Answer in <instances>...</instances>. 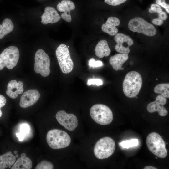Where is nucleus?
Returning a JSON list of instances; mask_svg holds the SVG:
<instances>
[{"mask_svg": "<svg viewBox=\"0 0 169 169\" xmlns=\"http://www.w3.org/2000/svg\"><path fill=\"white\" fill-rule=\"evenodd\" d=\"M142 84V79L140 74L135 71L129 72L123 81V92L128 97H135L139 94Z\"/></svg>", "mask_w": 169, "mask_h": 169, "instance_id": "f257e3e1", "label": "nucleus"}, {"mask_svg": "<svg viewBox=\"0 0 169 169\" xmlns=\"http://www.w3.org/2000/svg\"><path fill=\"white\" fill-rule=\"evenodd\" d=\"M48 145L54 149H58L68 147L71 142V138L64 131L58 129L49 130L46 136Z\"/></svg>", "mask_w": 169, "mask_h": 169, "instance_id": "f03ea898", "label": "nucleus"}, {"mask_svg": "<svg viewBox=\"0 0 169 169\" xmlns=\"http://www.w3.org/2000/svg\"><path fill=\"white\" fill-rule=\"evenodd\" d=\"M146 144L149 150L157 157L164 158L167 156L165 143L158 133L152 132L149 134L146 137Z\"/></svg>", "mask_w": 169, "mask_h": 169, "instance_id": "7ed1b4c3", "label": "nucleus"}, {"mask_svg": "<svg viewBox=\"0 0 169 169\" xmlns=\"http://www.w3.org/2000/svg\"><path fill=\"white\" fill-rule=\"evenodd\" d=\"M90 115L95 121L102 125H109L113 120L111 110L106 105L102 104L92 106L90 110Z\"/></svg>", "mask_w": 169, "mask_h": 169, "instance_id": "20e7f679", "label": "nucleus"}, {"mask_svg": "<svg viewBox=\"0 0 169 169\" xmlns=\"http://www.w3.org/2000/svg\"><path fill=\"white\" fill-rule=\"evenodd\" d=\"M115 148L114 141L111 138L105 137L100 139L94 149L95 157L100 159L108 158L114 153Z\"/></svg>", "mask_w": 169, "mask_h": 169, "instance_id": "39448f33", "label": "nucleus"}, {"mask_svg": "<svg viewBox=\"0 0 169 169\" xmlns=\"http://www.w3.org/2000/svg\"><path fill=\"white\" fill-rule=\"evenodd\" d=\"M19 57L18 49L10 46L5 49L0 54V70L6 67L8 69H13L16 65Z\"/></svg>", "mask_w": 169, "mask_h": 169, "instance_id": "423d86ee", "label": "nucleus"}, {"mask_svg": "<svg viewBox=\"0 0 169 169\" xmlns=\"http://www.w3.org/2000/svg\"><path fill=\"white\" fill-rule=\"evenodd\" d=\"M56 55L62 73L68 74L73 69L74 64L66 45L60 44L56 49Z\"/></svg>", "mask_w": 169, "mask_h": 169, "instance_id": "0eeeda50", "label": "nucleus"}, {"mask_svg": "<svg viewBox=\"0 0 169 169\" xmlns=\"http://www.w3.org/2000/svg\"><path fill=\"white\" fill-rule=\"evenodd\" d=\"M128 27L133 32L141 33L148 36H153L156 33V30L153 25L140 17L131 19L128 23Z\"/></svg>", "mask_w": 169, "mask_h": 169, "instance_id": "6e6552de", "label": "nucleus"}, {"mask_svg": "<svg viewBox=\"0 0 169 169\" xmlns=\"http://www.w3.org/2000/svg\"><path fill=\"white\" fill-rule=\"evenodd\" d=\"M34 70L43 77L48 76L50 73V59L48 55L42 49L38 50L35 55Z\"/></svg>", "mask_w": 169, "mask_h": 169, "instance_id": "1a4fd4ad", "label": "nucleus"}, {"mask_svg": "<svg viewBox=\"0 0 169 169\" xmlns=\"http://www.w3.org/2000/svg\"><path fill=\"white\" fill-rule=\"evenodd\" d=\"M55 117L61 125L70 131L74 130L78 126L77 118L73 114H68L64 110H60L56 113Z\"/></svg>", "mask_w": 169, "mask_h": 169, "instance_id": "9d476101", "label": "nucleus"}, {"mask_svg": "<svg viewBox=\"0 0 169 169\" xmlns=\"http://www.w3.org/2000/svg\"><path fill=\"white\" fill-rule=\"evenodd\" d=\"M114 40L117 43L115 48L117 52L125 54L130 52L129 47L133 44V41L129 36L118 33L115 35Z\"/></svg>", "mask_w": 169, "mask_h": 169, "instance_id": "9b49d317", "label": "nucleus"}, {"mask_svg": "<svg viewBox=\"0 0 169 169\" xmlns=\"http://www.w3.org/2000/svg\"><path fill=\"white\" fill-rule=\"evenodd\" d=\"M167 101L166 98L161 95H158L155 100L148 104L147 110L150 113L157 112L161 116H165L168 114V111L163 106Z\"/></svg>", "mask_w": 169, "mask_h": 169, "instance_id": "f8f14e48", "label": "nucleus"}, {"mask_svg": "<svg viewBox=\"0 0 169 169\" xmlns=\"http://www.w3.org/2000/svg\"><path fill=\"white\" fill-rule=\"evenodd\" d=\"M40 95L36 89H30L24 92L21 97L20 106L26 108L32 106L39 100Z\"/></svg>", "mask_w": 169, "mask_h": 169, "instance_id": "ddd939ff", "label": "nucleus"}, {"mask_svg": "<svg viewBox=\"0 0 169 169\" xmlns=\"http://www.w3.org/2000/svg\"><path fill=\"white\" fill-rule=\"evenodd\" d=\"M75 8V6L74 3L70 0H62L61 2L59 3L57 6V8L59 11L64 12L61 14V18L68 22L71 21L72 18L70 12Z\"/></svg>", "mask_w": 169, "mask_h": 169, "instance_id": "4468645a", "label": "nucleus"}, {"mask_svg": "<svg viewBox=\"0 0 169 169\" xmlns=\"http://www.w3.org/2000/svg\"><path fill=\"white\" fill-rule=\"evenodd\" d=\"M41 18V23L45 25L58 22L60 20L61 17L54 8L48 6L45 8L44 12Z\"/></svg>", "mask_w": 169, "mask_h": 169, "instance_id": "2eb2a0df", "label": "nucleus"}, {"mask_svg": "<svg viewBox=\"0 0 169 169\" xmlns=\"http://www.w3.org/2000/svg\"><path fill=\"white\" fill-rule=\"evenodd\" d=\"M23 86L22 81L17 82L15 80H11L8 84L6 93L10 98L15 99L18 97V94H21L23 92Z\"/></svg>", "mask_w": 169, "mask_h": 169, "instance_id": "dca6fc26", "label": "nucleus"}, {"mask_svg": "<svg viewBox=\"0 0 169 169\" xmlns=\"http://www.w3.org/2000/svg\"><path fill=\"white\" fill-rule=\"evenodd\" d=\"M120 23L118 18L113 16L109 17L105 23L102 24L101 29L103 31L110 35H115L118 32L116 26H118Z\"/></svg>", "mask_w": 169, "mask_h": 169, "instance_id": "f3484780", "label": "nucleus"}, {"mask_svg": "<svg viewBox=\"0 0 169 169\" xmlns=\"http://www.w3.org/2000/svg\"><path fill=\"white\" fill-rule=\"evenodd\" d=\"M128 58V54H118L110 58L109 63L115 70L117 71L119 70H123L124 68H122V66Z\"/></svg>", "mask_w": 169, "mask_h": 169, "instance_id": "a211bd4d", "label": "nucleus"}, {"mask_svg": "<svg viewBox=\"0 0 169 169\" xmlns=\"http://www.w3.org/2000/svg\"><path fill=\"white\" fill-rule=\"evenodd\" d=\"M95 54L100 58L109 55L111 50L108 46L107 42L105 40L100 41L96 45L95 49Z\"/></svg>", "mask_w": 169, "mask_h": 169, "instance_id": "6ab92c4d", "label": "nucleus"}, {"mask_svg": "<svg viewBox=\"0 0 169 169\" xmlns=\"http://www.w3.org/2000/svg\"><path fill=\"white\" fill-rule=\"evenodd\" d=\"M16 157L11 151L0 156V169H5L15 163Z\"/></svg>", "mask_w": 169, "mask_h": 169, "instance_id": "aec40b11", "label": "nucleus"}, {"mask_svg": "<svg viewBox=\"0 0 169 169\" xmlns=\"http://www.w3.org/2000/svg\"><path fill=\"white\" fill-rule=\"evenodd\" d=\"M32 167L31 160L26 156L18 158L11 167V169H30Z\"/></svg>", "mask_w": 169, "mask_h": 169, "instance_id": "412c9836", "label": "nucleus"}, {"mask_svg": "<svg viewBox=\"0 0 169 169\" xmlns=\"http://www.w3.org/2000/svg\"><path fill=\"white\" fill-rule=\"evenodd\" d=\"M14 28V25L9 18L5 19L2 24H0V39L4 36L11 32Z\"/></svg>", "mask_w": 169, "mask_h": 169, "instance_id": "4be33fe9", "label": "nucleus"}, {"mask_svg": "<svg viewBox=\"0 0 169 169\" xmlns=\"http://www.w3.org/2000/svg\"><path fill=\"white\" fill-rule=\"evenodd\" d=\"M19 130V132L16 133V135L19 141H22L28 135L30 128L28 124L23 123L20 125Z\"/></svg>", "mask_w": 169, "mask_h": 169, "instance_id": "5701e85b", "label": "nucleus"}, {"mask_svg": "<svg viewBox=\"0 0 169 169\" xmlns=\"http://www.w3.org/2000/svg\"><path fill=\"white\" fill-rule=\"evenodd\" d=\"M155 93L160 94L166 98H169V84L161 83L157 84L154 89Z\"/></svg>", "mask_w": 169, "mask_h": 169, "instance_id": "b1692460", "label": "nucleus"}, {"mask_svg": "<svg viewBox=\"0 0 169 169\" xmlns=\"http://www.w3.org/2000/svg\"><path fill=\"white\" fill-rule=\"evenodd\" d=\"M138 144L139 141L137 139L124 141L119 143V145L122 148L126 149L136 146L138 145Z\"/></svg>", "mask_w": 169, "mask_h": 169, "instance_id": "393cba45", "label": "nucleus"}, {"mask_svg": "<svg viewBox=\"0 0 169 169\" xmlns=\"http://www.w3.org/2000/svg\"><path fill=\"white\" fill-rule=\"evenodd\" d=\"M54 166L51 162L47 161H42L35 167V169H52Z\"/></svg>", "mask_w": 169, "mask_h": 169, "instance_id": "a878e982", "label": "nucleus"}, {"mask_svg": "<svg viewBox=\"0 0 169 169\" xmlns=\"http://www.w3.org/2000/svg\"><path fill=\"white\" fill-rule=\"evenodd\" d=\"M89 65L90 67L95 68L102 66L103 64L101 61H96L94 59L92 58L89 60Z\"/></svg>", "mask_w": 169, "mask_h": 169, "instance_id": "bb28decb", "label": "nucleus"}, {"mask_svg": "<svg viewBox=\"0 0 169 169\" xmlns=\"http://www.w3.org/2000/svg\"><path fill=\"white\" fill-rule=\"evenodd\" d=\"M127 0H104L107 4L113 6L119 5L125 2Z\"/></svg>", "mask_w": 169, "mask_h": 169, "instance_id": "cd10ccee", "label": "nucleus"}, {"mask_svg": "<svg viewBox=\"0 0 169 169\" xmlns=\"http://www.w3.org/2000/svg\"><path fill=\"white\" fill-rule=\"evenodd\" d=\"M87 84L88 86L91 84H95L97 86H99L102 85L103 83L102 81L100 79H88Z\"/></svg>", "mask_w": 169, "mask_h": 169, "instance_id": "c85d7f7f", "label": "nucleus"}, {"mask_svg": "<svg viewBox=\"0 0 169 169\" xmlns=\"http://www.w3.org/2000/svg\"><path fill=\"white\" fill-rule=\"evenodd\" d=\"M156 2L157 4L164 8L168 13H169V5L165 2V0H156Z\"/></svg>", "mask_w": 169, "mask_h": 169, "instance_id": "c756f323", "label": "nucleus"}, {"mask_svg": "<svg viewBox=\"0 0 169 169\" xmlns=\"http://www.w3.org/2000/svg\"><path fill=\"white\" fill-rule=\"evenodd\" d=\"M153 11L159 13L162 11V10L159 5L156 4H153L151 5L150 8Z\"/></svg>", "mask_w": 169, "mask_h": 169, "instance_id": "7c9ffc66", "label": "nucleus"}, {"mask_svg": "<svg viewBox=\"0 0 169 169\" xmlns=\"http://www.w3.org/2000/svg\"><path fill=\"white\" fill-rule=\"evenodd\" d=\"M6 102V100L5 98L2 95H0V118L2 115V112L1 108L4 106Z\"/></svg>", "mask_w": 169, "mask_h": 169, "instance_id": "2f4dec72", "label": "nucleus"}, {"mask_svg": "<svg viewBox=\"0 0 169 169\" xmlns=\"http://www.w3.org/2000/svg\"><path fill=\"white\" fill-rule=\"evenodd\" d=\"M152 23L156 25L160 26L163 23V20L158 18L154 19L152 21Z\"/></svg>", "mask_w": 169, "mask_h": 169, "instance_id": "473e14b6", "label": "nucleus"}, {"mask_svg": "<svg viewBox=\"0 0 169 169\" xmlns=\"http://www.w3.org/2000/svg\"><path fill=\"white\" fill-rule=\"evenodd\" d=\"M158 18L163 20H165L167 18V16L166 13L163 11L158 13Z\"/></svg>", "mask_w": 169, "mask_h": 169, "instance_id": "72a5a7b5", "label": "nucleus"}, {"mask_svg": "<svg viewBox=\"0 0 169 169\" xmlns=\"http://www.w3.org/2000/svg\"><path fill=\"white\" fill-rule=\"evenodd\" d=\"M144 169H156V167L151 166H147L145 167Z\"/></svg>", "mask_w": 169, "mask_h": 169, "instance_id": "f704fd0d", "label": "nucleus"}, {"mask_svg": "<svg viewBox=\"0 0 169 169\" xmlns=\"http://www.w3.org/2000/svg\"><path fill=\"white\" fill-rule=\"evenodd\" d=\"M26 154L25 153H22L21 155V157H24L26 156Z\"/></svg>", "mask_w": 169, "mask_h": 169, "instance_id": "c9c22d12", "label": "nucleus"}, {"mask_svg": "<svg viewBox=\"0 0 169 169\" xmlns=\"http://www.w3.org/2000/svg\"><path fill=\"white\" fill-rule=\"evenodd\" d=\"M17 153H18V151H17L16 150L15 151H14V153L15 154H17Z\"/></svg>", "mask_w": 169, "mask_h": 169, "instance_id": "e433bc0d", "label": "nucleus"}, {"mask_svg": "<svg viewBox=\"0 0 169 169\" xmlns=\"http://www.w3.org/2000/svg\"><path fill=\"white\" fill-rule=\"evenodd\" d=\"M15 157H16V158H17V157H18V154H16V155H15Z\"/></svg>", "mask_w": 169, "mask_h": 169, "instance_id": "4c0bfd02", "label": "nucleus"}, {"mask_svg": "<svg viewBox=\"0 0 169 169\" xmlns=\"http://www.w3.org/2000/svg\"><path fill=\"white\" fill-rule=\"evenodd\" d=\"M130 64H131V65H132V64H133V62H131L130 63Z\"/></svg>", "mask_w": 169, "mask_h": 169, "instance_id": "58836bf2", "label": "nucleus"}, {"mask_svg": "<svg viewBox=\"0 0 169 169\" xmlns=\"http://www.w3.org/2000/svg\"><path fill=\"white\" fill-rule=\"evenodd\" d=\"M156 159H157V157H156Z\"/></svg>", "mask_w": 169, "mask_h": 169, "instance_id": "ea45409f", "label": "nucleus"}]
</instances>
